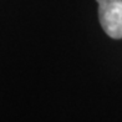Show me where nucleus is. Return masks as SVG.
<instances>
[{
    "label": "nucleus",
    "instance_id": "f257e3e1",
    "mask_svg": "<svg viewBox=\"0 0 122 122\" xmlns=\"http://www.w3.org/2000/svg\"><path fill=\"white\" fill-rule=\"evenodd\" d=\"M103 31L112 39H122V0H96Z\"/></svg>",
    "mask_w": 122,
    "mask_h": 122
}]
</instances>
